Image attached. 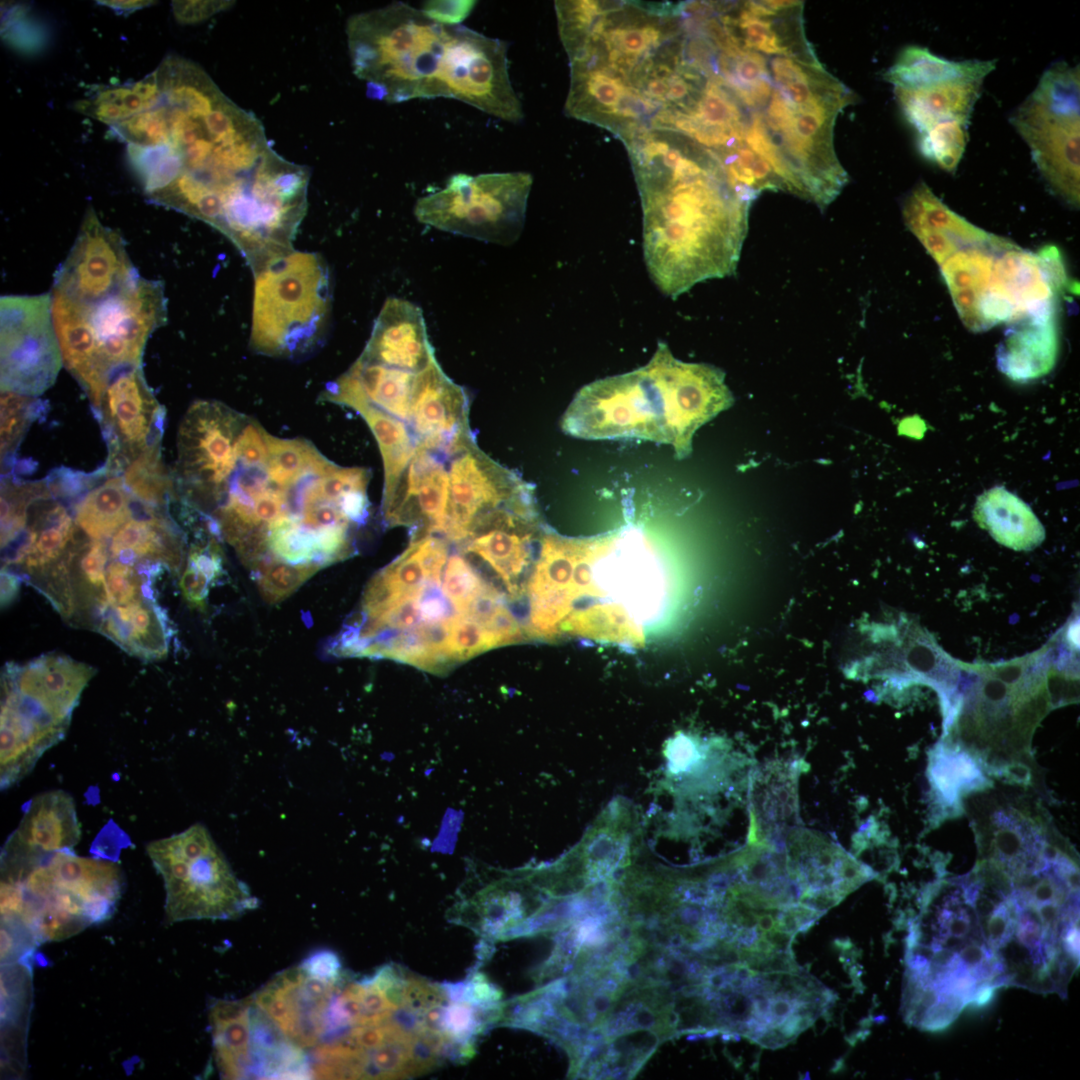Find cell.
I'll use <instances>...</instances> for the list:
<instances>
[{
	"mask_svg": "<svg viewBox=\"0 0 1080 1080\" xmlns=\"http://www.w3.org/2000/svg\"><path fill=\"white\" fill-rule=\"evenodd\" d=\"M643 212L650 278L671 298L734 274L757 196L720 153L683 134L651 131L627 148Z\"/></svg>",
	"mask_w": 1080,
	"mask_h": 1080,
	"instance_id": "1",
	"label": "cell"
},
{
	"mask_svg": "<svg viewBox=\"0 0 1080 1080\" xmlns=\"http://www.w3.org/2000/svg\"><path fill=\"white\" fill-rule=\"evenodd\" d=\"M346 35L353 72L370 98H452L508 122L523 118L504 41L434 22L403 2L352 15Z\"/></svg>",
	"mask_w": 1080,
	"mask_h": 1080,
	"instance_id": "2",
	"label": "cell"
},
{
	"mask_svg": "<svg viewBox=\"0 0 1080 1080\" xmlns=\"http://www.w3.org/2000/svg\"><path fill=\"white\" fill-rule=\"evenodd\" d=\"M732 404L719 368L680 361L659 342L646 365L581 388L562 418V429L584 439L667 443L684 458L695 431Z\"/></svg>",
	"mask_w": 1080,
	"mask_h": 1080,
	"instance_id": "3",
	"label": "cell"
},
{
	"mask_svg": "<svg viewBox=\"0 0 1080 1080\" xmlns=\"http://www.w3.org/2000/svg\"><path fill=\"white\" fill-rule=\"evenodd\" d=\"M905 963L901 1009L908 1024L923 1030L947 1027L966 1006L984 1004L1005 987L970 874L938 882L924 894L908 922Z\"/></svg>",
	"mask_w": 1080,
	"mask_h": 1080,
	"instance_id": "4",
	"label": "cell"
},
{
	"mask_svg": "<svg viewBox=\"0 0 1080 1080\" xmlns=\"http://www.w3.org/2000/svg\"><path fill=\"white\" fill-rule=\"evenodd\" d=\"M124 887L111 860L61 850L1 861V924L38 945L67 939L114 913Z\"/></svg>",
	"mask_w": 1080,
	"mask_h": 1080,
	"instance_id": "5",
	"label": "cell"
},
{
	"mask_svg": "<svg viewBox=\"0 0 1080 1080\" xmlns=\"http://www.w3.org/2000/svg\"><path fill=\"white\" fill-rule=\"evenodd\" d=\"M253 274L251 349L291 359L315 351L331 320V277L323 257L293 249Z\"/></svg>",
	"mask_w": 1080,
	"mask_h": 1080,
	"instance_id": "6",
	"label": "cell"
},
{
	"mask_svg": "<svg viewBox=\"0 0 1080 1080\" xmlns=\"http://www.w3.org/2000/svg\"><path fill=\"white\" fill-rule=\"evenodd\" d=\"M146 851L163 879L169 923L232 919L258 905L201 823L150 842Z\"/></svg>",
	"mask_w": 1080,
	"mask_h": 1080,
	"instance_id": "7",
	"label": "cell"
},
{
	"mask_svg": "<svg viewBox=\"0 0 1080 1080\" xmlns=\"http://www.w3.org/2000/svg\"><path fill=\"white\" fill-rule=\"evenodd\" d=\"M1079 96V66L1059 61L1044 71L1011 116L1049 187L1074 207L1080 196Z\"/></svg>",
	"mask_w": 1080,
	"mask_h": 1080,
	"instance_id": "8",
	"label": "cell"
},
{
	"mask_svg": "<svg viewBox=\"0 0 1080 1080\" xmlns=\"http://www.w3.org/2000/svg\"><path fill=\"white\" fill-rule=\"evenodd\" d=\"M531 186L525 172L457 173L441 190L419 198L414 214L436 229L507 245L522 231Z\"/></svg>",
	"mask_w": 1080,
	"mask_h": 1080,
	"instance_id": "9",
	"label": "cell"
},
{
	"mask_svg": "<svg viewBox=\"0 0 1080 1080\" xmlns=\"http://www.w3.org/2000/svg\"><path fill=\"white\" fill-rule=\"evenodd\" d=\"M1 391L38 397L63 365L51 294L1 297Z\"/></svg>",
	"mask_w": 1080,
	"mask_h": 1080,
	"instance_id": "10",
	"label": "cell"
},
{
	"mask_svg": "<svg viewBox=\"0 0 1080 1080\" xmlns=\"http://www.w3.org/2000/svg\"><path fill=\"white\" fill-rule=\"evenodd\" d=\"M246 418L226 405L194 402L178 432L177 481L193 503L222 501L236 468L235 446Z\"/></svg>",
	"mask_w": 1080,
	"mask_h": 1080,
	"instance_id": "11",
	"label": "cell"
},
{
	"mask_svg": "<svg viewBox=\"0 0 1080 1080\" xmlns=\"http://www.w3.org/2000/svg\"><path fill=\"white\" fill-rule=\"evenodd\" d=\"M87 307L99 369L107 385L121 371L141 367L150 335L167 319L162 282L140 275L119 292Z\"/></svg>",
	"mask_w": 1080,
	"mask_h": 1080,
	"instance_id": "12",
	"label": "cell"
},
{
	"mask_svg": "<svg viewBox=\"0 0 1080 1080\" xmlns=\"http://www.w3.org/2000/svg\"><path fill=\"white\" fill-rule=\"evenodd\" d=\"M1065 278L1055 247L1033 253L1010 242L994 260L981 305L984 331L1002 322L1055 312V294Z\"/></svg>",
	"mask_w": 1080,
	"mask_h": 1080,
	"instance_id": "13",
	"label": "cell"
},
{
	"mask_svg": "<svg viewBox=\"0 0 1080 1080\" xmlns=\"http://www.w3.org/2000/svg\"><path fill=\"white\" fill-rule=\"evenodd\" d=\"M341 975V965L311 955L277 974L253 999L293 1045L312 1050L323 1036L326 1009Z\"/></svg>",
	"mask_w": 1080,
	"mask_h": 1080,
	"instance_id": "14",
	"label": "cell"
},
{
	"mask_svg": "<svg viewBox=\"0 0 1080 1080\" xmlns=\"http://www.w3.org/2000/svg\"><path fill=\"white\" fill-rule=\"evenodd\" d=\"M138 276L120 233L103 225L89 206L73 246L54 274L52 292L93 305Z\"/></svg>",
	"mask_w": 1080,
	"mask_h": 1080,
	"instance_id": "15",
	"label": "cell"
},
{
	"mask_svg": "<svg viewBox=\"0 0 1080 1080\" xmlns=\"http://www.w3.org/2000/svg\"><path fill=\"white\" fill-rule=\"evenodd\" d=\"M449 501L442 534L464 542L474 521L531 492L512 472L503 469L471 445L452 457L448 469Z\"/></svg>",
	"mask_w": 1080,
	"mask_h": 1080,
	"instance_id": "16",
	"label": "cell"
},
{
	"mask_svg": "<svg viewBox=\"0 0 1080 1080\" xmlns=\"http://www.w3.org/2000/svg\"><path fill=\"white\" fill-rule=\"evenodd\" d=\"M107 433L109 463L124 465L161 440L164 409L149 388L141 367L118 373L108 384L98 409Z\"/></svg>",
	"mask_w": 1080,
	"mask_h": 1080,
	"instance_id": "17",
	"label": "cell"
},
{
	"mask_svg": "<svg viewBox=\"0 0 1080 1080\" xmlns=\"http://www.w3.org/2000/svg\"><path fill=\"white\" fill-rule=\"evenodd\" d=\"M468 397L436 361L416 374L409 427L418 445L445 459L471 445Z\"/></svg>",
	"mask_w": 1080,
	"mask_h": 1080,
	"instance_id": "18",
	"label": "cell"
},
{
	"mask_svg": "<svg viewBox=\"0 0 1080 1080\" xmlns=\"http://www.w3.org/2000/svg\"><path fill=\"white\" fill-rule=\"evenodd\" d=\"M444 459L418 445L393 497L382 505L386 525L410 527L411 541L443 532L449 501Z\"/></svg>",
	"mask_w": 1080,
	"mask_h": 1080,
	"instance_id": "19",
	"label": "cell"
},
{
	"mask_svg": "<svg viewBox=\"0 0 1080 1080\" xmlns=\"http://www.w3.org/2000/svg\"><path fill=\"white\" fill-rule=\"evenodd\" d=\"M365 362L418 373L435 360L422 310L401 298H388L359 357Z\"/></svg>",
	"mask_w": 1080,
	"mask_h": 1080,
	"instance_id": "20",
	"label": "cell"
},
{
	"mask_svg": "<svg viewBox=\"0 0 1080 1080\" xmlns=\"http://www.w3.org/2000/svg\"><path fill=\"white\" fill-rule=\"evenodd\" d=\"M80 834L73 798L62 790L47 791L25 804L19 825L3 845L1 860L72 850Z\"/></svg>",
	"mask_w": 1080,
	"mask_h": 1080,
	"instance_id": "21",
	"label": "cell"
},
{
	"mask_svg": "<svg viewBox=\"0 0 1080 1080\" xmlns=\"http://www.w3.org/2000/svg\"><path fill=\"white\" fill-rule=\"evenodd\" d=\"M94 673L93 667L68 656L49 654L24 666L11 667L2 685L35 701L55 718L69 724Z\"/></svg>",
	"mask_w": 1080,
	"mask_h": 1080,
	"instance_id": "22",
	"label": "cell"
},
{
	"mask_svg": "<svg viewBox=\"0 0 1080 1080\" xmlns=\"http://www.w3.org/2000/svg\"><path fill=\"white\" fill-rule=\"evenodd\" d=\"M902 212L908 229L939 265L956 252L985 245L994 237L952 211L925 182L912 189Z\"/></svg>",
	"mask_w": 1080,
	"mask_h": 1080,
	"instance_id": "23",
	"label": "cell"
},
{
	"mask_svg": "<svg viewBox=\"0 0 1080 1080\" xmlns=\"http://www.w3.org/2000/svg\"><path fill=\"white\" fill-rule=\"evenodd\" d=\"M416 374L358 358L326 386L320 398L340 405L347 399L361 398L409 425Z\"/></svg>",
	"mask_w": 1080,
	"mask_h": 1080,
	"instance_id": "24",
	"label": "cell"
},
{
	"mask_svg": "<svg viewBox=\"0 0 1080 1080\" xmlns=\"http://www.w3.org/2000/svg\"><path fill=\"white\" fill-rule=\"evenodd\" d=\"M51 312L63 365L76 379L98 411L107 388L97 360L86 304L51 293Z\"/></svg>",
	"mask_w": 1080,
	"mask_h": 1080,
	"instance_id": "25",
	"label": "cell"
},
{
	"mask_svg": "<svg viewBox=\"0 0 1080 1080\" xmlns=\"http://www.w3.org/2000/svg\"><path fill=\"white\" fill-rule=\"evenodd\" d=\"M1009 325L997 349L998 369L1019 382L1047 374L1055 364L1059 347L1055 312Z\"/></svg>",
	"mask_w": 1080,
	"mask_h": 1080,
	"instance_id": "26",
	"label": "cell"
},
{
	"mask_svg": "<svg viewBox=\"0 0 1080 1080\" xmlns=\"http://www.w3.org/2000/svg\"><path fill=\"white\" fill-rule=\"evenodd\" d=\"M1010 241L994 235L982 246L956 252L940 264L959 317L973 332H983L981 305L987 294L995 257Z\"/></svg>",
	"mask_w": 1080,
	"mask_h": 1080,
	"instance_id": "27",
	"label": "cell"
},
{
	"mask_svg": "<svg viewBox=\"0 0 1080 1080\" xmlns=\"http://www.w3.org/2000/svg\"><path fill=\"white\" fill-rule=\"evenodd\" d=\"M983 81L957 79L924 87H894V91L904 117L920 133L940 122L969 123Z\"/></svg>",
	"mask_w": 1080,
	"mask_h": 1080,
	"instance_id": "28",
	"label": "cell"
},
{
	"mask_svg": "<svg viewBox=\"0 0 1080 1080\" xmlns=\"http://www.w3.org/2000/svg\"><path fill=\"white\" fill-rule=\"evenodd\" d=\"M252 997L216 1000L209 1010L214 1058L223 1078H253Z\"/></svg>",
	"mask_w": 1080,
	"mask_h": 1080,
	"instance_id": "29",
	"label": "cell"
},
{
	"mask_svg": "<svg viewBox=\"0 0 1080 1080\" xmlns=\"http://www.w3.org/2000/svg\"><path fill=\"white\" fill-rule=\"evenodd\" d=\"M107 608L100 622L102 634L141 658L156 659L167 653L171 635L160 607L142 597Z\"/></svg>",
	"mask_w": 1080,
	"mask_h": 1080,
	"instance_id": "30",
	"label": "cell"
},
{
	"mask_svg": "<svg viewBox=\"0 0 1080 1080\" xmlns=\"http://www.w3.org/2000/svg\"><path fill=\"white\" fill-rule=\"evenodd\" d=\"M973 517L998 543L1017 551L1039 546L1045 530L1031 508L1002 487H994L977 498Z\"/></svg>",
	"mask_w": 1080,
	"mask_h": 1080,
	"instance_id": "31",
	"label": "cell"
},
{
	"mask_svg": "<svg viewBox=\"0 0 1080 1080\" xmlns=\"http://www.w3.org/2000/svg\"><path fill=\"white\" fill-rule=\"evenodd\" d=\"M991 827L988 853L983 860L1011 882L1029 872L1048 846L1038 826L1014 809L997 811Z\"/></svg>",
	"mask_w": 1080,
	"mask_h": 1080,
	"instance_id": "32",
	"label": "cell"
},
{
	"mask_svg": "<svg viewBox=\"0 0 1080 1080\" xmlns=\"http://www.w3.org/2000/svg\"><path fill=\"white\" fill-rule=\"evenodd\" d=\"M51 496L52 492L38 501L35 519L18 536L20 543L5 556L6 563L23 564L28 571L36 572L68 555L65 552L73 541L75 526L66 508L51 501Z\"/></svg>",
	"mask_w": 1080,
	"mask_h": 1080,
	"instance_id": "33",
	"label": "cell"
},
{
	"mask_svg": "<svg viewBox=\"0 0 1080 1080\" xmlns=\"http://www.w3.org/2000/svg\"><path fill=\"white\" fill-rule=\"evenodd\" d=\"M992 60L953 61L933 54L926 47L910 45L898 55L884 74L894 87H924L957 79H982L995 69Z\"/></svg>",
	"mask_w": 1080,
	"mask_h": 1080,
	"instance_id": "34",
	"label": "cell"
},
{
	"mask_svg": "<svg viewBox=\"0 0 1080 1080\" xmlns=\"http://www.w3.org/2000/svg\"><path fill=\"white\" fill-rule=\"evenodd\" d=\"M341 405L348 406L364 418L379 445L384 466L382 504L394 495L396 488L415 455L418 442L407 423L382 411L361 398H350Z\"/></svg>",
	"mask_w": 1080,
	"mask_h": 1080,
	"instance_id": "35",
	"label": "cell"
},
{
	"mask_svg": "<svg viewBox=\"0 0 1080 1080\" xmlns=\"http://www.w3.org/2000/svg\"><path fill=\"white\" fill-rule=\"evenodd\" d=\"M1 1043L4 1067L24 1069L27 1019L31 1004V970L27 962L1 965Z\"/></svg>",
	"mask_w": 1080,
	"mask_h": 1080,
	"instance_id": "36",
	"label": "cell"
},
{
	"mask_svg": "<svg viewBox=\"0 0 1080 1080\" xmlns=\"http://www.w3.org/2000/svg\"><path fill=\"white\" fill-rule=\"evenodd\" d=\"M110 553L119 558L152 559L177 570L183 558L181 536L163 518L130 519L113 535Z\"/></svg>",
	"mask_w": 1080,
	"mask_h": 1080,
	"instance_id": "37",
	"label": "cell"
},
{
	"mask_svg": "<svg viewBox=\"0 0 1080 1080\" xmlns=\"http://www.w3.org/2000/svg\"><path fill=\"white\" fill-rule=\"evenodd\" d=\"M131 493L112 476L89 491L75 508V524L92 540L113 536L132 516Z\"/></svg>",
	"mask_w": 1080,
	"mask_h": 1080,
	"instance_id": "38",
	"label": "cell"
},
{
	"mask_svg": "<svg viewBox=\"0 0 1080 1080\" xmlns=\"http://www.w3.org/2000/svg\"><path fill=\"white\" fill-rule=\"evenodd\" d=\"M928 773L934 798L944 808L957 809L964 794L987 785L975 756L942 743L932 750Z\"/></svg>",
	"mask_w": 1080,
	"mask_h": 1080,
	"instance_id": "39",
	"label": "cell"
},
{
	"mask_svg": "<svg viewBox=\"0 0 1080 1080\" xmlns=\"http://www.w3.org/2000/svg\"><path fill=\"white\" fill-rule=\"evenodd\" d=\"M160 102L161 92L154 71L135 83L100 89L90 97L77 101L74 109L114 126L156 107Z\"/></svg>",
	"mask_w": 1080,
	"mask_h": 1080,
	"instance_id": "40",
	"label": "cell"
},
{
	"mask_svg": "<svg viewBox=\"0 0 1080 1080\" xmlns=\"http://www.w3.org/2000/svg\"><path fill=\"white\" fill-rule=\"evenodd\" d=\"M267 444L266 475L269 481L283 489L291 488L308 474L323 471L332 463L302 439H282L268 434Z\"/></svg>",
	"mask_w": 1080,
	"mask_h": 1080,
	"instance_id": "41",
	"label": "cell"
},
{
	"mask_svg": "<svg viewBox=\"0 0 1080 1080\" xmlns=\"http://www.w3.org/2000/svg\"><path fill=\"white\" fill-rule=\"evenodd\" d=\"M123 481L132 496L148 508L163 507L174 491L173 478L156 441L124 465Z\"/></svg>",
	"mask_w": 1080,
	"mask_h": 1080,
	"instance_id": "42",
	"label": "cell"
},
{
	"mask_svg": "<svg viewBox=\"0 0 1080 1080\" xmlns=\"http://www.w3.org/2000/svg\"><path fill=\"white\" fill-rule=\"evenodd\" d=\"M968 125L963 121H945L921 131L917 137L920 154L939 168L954 172L968 142Z\"/></svg>",
	"mask_w": 1080,
	"mask_h": 1080,
	"instance_id": "43",
	"label": "cell"
},
{
	"mask_svg": "<svg viewBox=\"0 0 1080 1080\" xmlns=\"http://www.w3.org/2000/svg\"><path fill=\"white\" fill-rule=\"evenodd\" d=\"M268 548L270 558L291 564L321 565L315 534L291 515L284 516L269 526Z\"/></svg>",
	"mask_w": 1080,
	"mask_h": 1080,
	"instance_id": "44",
	"label": "cell"
},
{
	"mask_svg": "<svg viewBox=\"0 0 1080 1080\" xmlns=\"http://www.w3.org/2000/svg\"><path fill=\"white\" fill-rule=\"evenodd\" d=\"M44 482L14 483L5 480L1 487V546L12 543L25 529L29 508L49 491Z\"/></svg>",
	"mask_w": 1080,
	"mask_h": 1080,
	"instance_id": "45",
	"label": "cell"
},
{
	"mask_svg": "<svg viewBox=\"0 0 1080 1080\" xmlns=\"http://www.w3.org/2000/svg\"><path fill=\"white\" fill-rule=\"evenodd\" d=\"M322 566L317 563L291 564L270 558L256 570L262 597L269 603H278L316 573Z\"/></svg>",
	"mask_w": 1080,
	"mask_h": 1080,
	"instance_id": "46",
	"label": "cell"
},
{
	"mask_svg": "<svg viewBox=\"0 0 1080 1080\" xmlns=\"http://www.w3.org/2000/svg\"><path fill=\"white\" fill-rule=\"evenodd\" d=\"M488 583L460 554H452L446 562L442 592L459 614H465L475 597Z\"/></svg>",
	"mask_w": 1080,
	"mask_h": 1080,
	"instance_id": "47",
	"label": "cell"
},
{
	"mask_svg": "<svg viewBox=\"0 0 1080 1080\" xmlns=\"http://www.w3.org/2000/svg\"><path fill=\"white\" fill-rule=\"evenodd\" d=\"M448 644L454 662L499 646L497 639L484 626L459 613L452 620Z\"/></svg>",
	"mask_w": 1080,
	"mask_h": 1080,
	"instance_id": "48",
	"label": "cell"
},
{
	"mask_svg": "<svg viewBox=\"0 0 1080 1080\" xmlns=\"http://www.w3.org/2000/svg\"><path fill=\"white\" fill-rule=\"evenodd\" d=\"M36 397L1 391V456L11 453L25 432Z\"/></svg>",
	"mask_w": 1080,
	"mask_h": 1080,
	"instance_id": "49",
	"label": "cell"
},
{
	"mask_svg": "<svg viewBox=\"0 0 1080 1080\" xmlns=\"http://www.w3.org/2000/svg\"><path fill=\"white\" fill-rule=\"evenodd\" d=\"M76 561L82 584L100 605L106 608L108 605L106 588L108 549L104 540H91L84 547L76 550Z\"/></svg>",
	"mask_w": 1080,
	"mask_h": 1080,
	"instance_id": "50",
	"label": "cell"
},
{
	"mask_svg": "<svg viewBox=\"0 0 1080 1080\" xmlns=\"http://www.w3.org/2000/svg\"><path fill=\"white\" fill-rule=\"evenodd\" d=\"M106 588L107 607L131 603L143 597L140 574L123 560L112 561L107 566Z\"/></svg>",
	"mask_w": 1080,
	"mask_h": 1080,
	"instance_id": "51",
	"label": "cell"
},
{
	"mask_svg": "<svg viewBox=\"0 0 1080 1080\" xmlns=\"http://www.w3.org/2000/svg\"><path fill=\"white\" fill-rule=\"evenodd\" d=\"M268 433L256 422L246 420L235 446L236 465L262 466L268 457Z\"/></svg>",
	"mask_w": 1080,
	"mask_h": 1080,
	"instance_id": "52",
	"label": "cell"
},
{
	"mask_svg": "<svg viewBox=\"0 0 1080 1080\" xmlns=\"http://www.w3.org/2000/svg\"><path fill=\"white\" fill-rule=\"evenodd\" d=\"M476 3L473 0H432L424 2L421 11L434 22L459 25L471 14Z\"/></svg>",
	"mask_w": 1080,
	"mask_h": 1080,
	"instance_id": "53",
	"label": "cell"
},
{
	"mask_svg": "<svg viewBox=\"0 0 1080 1080\" xmlns=\"http://www.w3.org/2000/svg\"><path fill=\"white\" fill-rule=\"evenodd\" d=\"M212 581L191 563H187L180 579V589L188 604L200 610L205 609L209 585Z\"/></svg>",
	"mask_w": 1080,
	"mask_h": 1080,
	"instance_id": "54",
	"label": "cell"
},
{
	"mask_svg": "<svg viewBox=\"0 0 1080 1080\" xmlns=\"http://www.w3.org/2000/svg\"><path fill=\"white\" fill-rule=\"evenodd\" d=\"M229 6L228 1H173L174 17L181 23L205 20Z\"/></svg>",
	"mask_w": 1080,
	"mask_h": 1080,
	"instance_id": "55",
	"label": "cell"
},
{
	"mask_svg": "<svg viewBox=\"0 0 1080 1080\" xmlns=\"http://www.w3.org/2000/svg\"><path fill=\"white\" fill-rule=\"evenodd\" d=\"M498 641V645H505L517 640L520 630L512 614L503 605L484 626Z\"/></svg>",
	"mask_w": 1080,
	"mask_h": 1080,
	"instance_id": "56",
	"label": "cell"
},
{
	"mask_svg": "<svg viewBox=\"0 0 1080 1080\" xmlns=\"http://www.w3.org/2000/svg\"><path fill=\"white\" fill-rule=\"evenodd\" d=\"M19 580L12 573L1 571V604L2 607L10 604L19 591Z\"/></svg>",
	"mask_w": 1080,
	"mask_h": 1080,
	"instance_id": "57",
	"label": "cell"
},
{
	"mask_svg": "<svg viewBox=\"0 0 1080 1080\" xmlns=\"http://www.w3.org/2000/svg\"><path fill=\"white\" fill-rule=\"evenodd\" d=\"M101 5L108 6L118 12H133L135 10L149 6L153 1L142 0H124V1H99Z\"/></svg>",
	"mask_w": 1080,
	"mask_h": 1080,
	"instance_id": "58",
	"label": "cell"
}]
</instances>
